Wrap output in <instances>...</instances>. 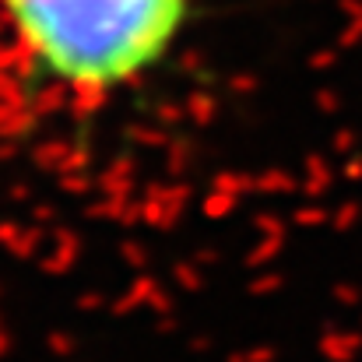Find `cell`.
Listing matches in <instances>:
<instances>
[{
	"instance_id": "1",
	"label": "cell",
	"mask_w": 362,
	"mask_h": 362,
	"mask_svg": "<svg viewBox=\"0 0 362 362\" xmlns=\"http://www.w3.org/2000/svg\"><path fill=\"white\" fill-rule=\"evenodd\" d=\"M194 0H0L28 60L74 92H117L176 46Z\"/></svg>"
}]
</instances>
